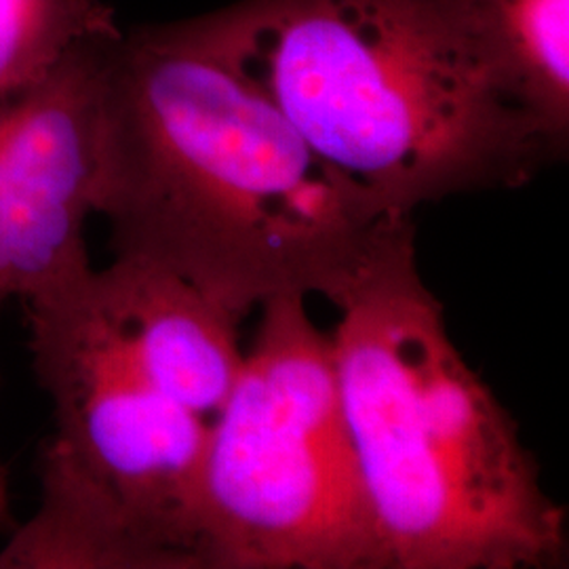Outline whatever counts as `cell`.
<instances>
[{
    "label": "cell",
    "mask_w": 569,
    "mask_h": 569,
    "mask_svg": "<svg viewBox=\"0 0 569 569\" xmlns=\"http://www.w3.org/2000/svg\"><path fill=\"white\" fill-rule=\"evenodd\" d=\"M96 216L114 258L241 319L283 296L338 305L413 241V218L326 163L183 20L121 32L108 51Z\"/></svg>",
    "instance_id": "obj_1"
},
{
    "label": "cell",
    "mask_w": 569,
    "mask_h": 569,
    "mask_svg": "<svg viewBox=\"0 0 569 569\" xmlns=\"http://www.w3.org/2000/svg\"><path fill=\"white\" fill-rule=\"evenodd\" d=\"M183 23L399 216L521 188L568 146L507 96L441 0H234Z\"/></svg>",
    "instance_id": "obj_2"
},
{
    "label": "cell",
    "mask_w": 569,
    "mask_h": 569,
    "mask_svg": "<svg viewBox=\"0 0 569 569\" xmlns=\"http://www.w3.org/2000/svg\"><path fill=\"white\" fill-rule=\"evenodd\" d=\"M346 428L388 569H550L566 510L401 244L338 302Z\"/></svg>",
    "instance_id": "obj_3"
},
{
    "label": "cell",
    "mask_w": 569,
    "mask_h": 569,
    "mask_svg": "<svg viewBox=\"0 0 569 569\" xmlns=\"http://www.w3.org/2000/svg\"><path fill=\"white\" fill-rule=\"evenodd\" d=\"M93 277L23 302L53 435L42 446L39 507L0 550V569H203L211 422L143 371Z\"/></svg>",
    "instance_id": "obj_4"
},
{
    "label": "cell",
    "mask_w": 569,
    "mask_h": 569,
    "mask_svg": "<svg viewBox=\"0 0 569 569\" xmlns=\"http://www.w3.org/2000/svg\"><path fill=\"white\" fill-rule=\"evenodd\" d=\"M209 427L203 569H388L346 428L331 336L302 296L268 300Z\"/></svg>",
    "instance_id": "obj_5"
},
{
    "label": "cell",
    "mask_w": 569,
    "mask_h": 569,
    "mask_svg": "<svg viewBox=\"0 0 569 569\" xmlns=\"http://www.w3.org/2000/svg\"><path fill=\"white\" fill-rule=\"evenodd\" d=\"M121 32L82 47L0 103V308L68 289L96 270L87 222L102 169L106 60Z\"/></svg>",
    "instance_id": "obj_6"
},
{
    "label": "cell",
    "mask_w": 569,
    "mask_h": 569,
    "mask_svg": "<svg viewBox=\"0 0 569 569\" xmlns=\"http://www.w3.org/2000/svg\"><path fill=\"white\" fill-rule=\"evenodd\" d=\"M96 289L133 357L176 403L213 420L234 385L241 317L157 266L114 258Z\"/></svg>",
    "instance_id": "obj_7"
},
{
    "label": "cell",
    "mask_w": 569,
    "mask_h": 569,
    "mask_svg": "<svg viewBox=\"0 0 569 569\" xmlns=\"http://www.w3.org/2000/svg\"><path fill=\"white\" fill-rule=\"evenodd\" d=\"M489 74L568 143L569 0H441Z\"/></svg>",
    "instance_id": "obj_8"
},
{
    "label": "cell",
    "mask_w": 569,
    "mask_h": 569,
    "mask_svg": "<svg viewBox=\"0 0 569 569\" xmlns=\"http://www.w3.org/2000/svg\"><path fill=\"white\" fill-rule=\"evenodd\" d=\"M119 32L102 0H0V103L41 82L82 47Z\"/></svg>",
    "instance_id": "obj_9"
},
{
    "label": "cell",
    "mask_w": 569,
    "mask_h": 569,
    "mask_svg": "<svg viewBox=\"0 0 569 569\" xmlns=\"http://www.w3.org/2000/svg\"><path fill=\"white\" fill-rule=\"evenodd\" d=\"M7 500H9V491H7V475L4 468L0 467V517L7 515Z\"/></svg>",
    "instance_id": "obj_10"
},
{
    "label": "cell",
    "mask_w": 569,
    "mask_h": 569,
    "mask_svg": "<svg viewBox=\"0 0 569 569\" xmlns=\"http://www.w3.org/2000/svg\"><path fill=\"white\" fill-rule=\"evenodd\" d=\"M2 521H4V519H2V517H0V526H2Z\"/></svg>",
    "instance_id": "obj_11"
}]
</instances>
